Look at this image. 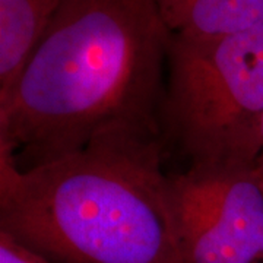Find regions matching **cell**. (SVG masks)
Listing matches in <instances>:
<instances>
[{"instance_id": "obj_1", "label": "cell", "mask_w": 263, "mask_h": 263, "mask_svg": "<svg viewBox=\"0 0 263 263\" xmlns=\"http://www.w3.org/2000/svg\"><path fill=\"white\" fill-rule=\"evenodd\" d=\"M168 28L155 0H63L0 103V151L19 168L100 138H161Z\"/></svg>"}, {"instance_id": "obj_2", "label": "cell", "mask_w": 263, "mask_h": 263, "mask_svg": "<svg viewBox=\"0 0 263 263\" xmlns=\"http://www.w3.org/2000/svg\"><path fill=\"white\" fill-rule=\"evenodd\" d=\"M0 231L50 263H184L161 138L105 136L29 168L0 151Z\"/></svg>"}, {"instance_id": "obj_3", "label": "cell", "mask_w": 263, "mask_h": 263, "mask_svg": "<svg viewBox=\"0 0 263 263\" xmlns=\"http://www.w3.org/2000/svg\"><path fill=\"white\" fill-rule=\"evenodd\" d=\"M262 122L263 22L221 37H170L161 123L190 165L257 164Z\"/></svg>"}, {"instance_id": "obj_4", "label": "cell", "mask_w": 263, "mask_h": 263, "mask_svg": "<svg viewBox=\"0 0 263 263\" xmlns=\"http://www.w3.org/2000/svg\"><path fill=\"white\" fill-rule=\"evenodd\" d=\"M184 263L263 262V176L257 164L190 165L170 174Z\"/></svg>"}, {"instance_id": "obj_5", "label": "cell", "mask_w": 263, "mask_h": 263, "mask_svg": "<svg viewBox=\"0 0 263 263\" xmlns=\"http://www.w3.org/2000/svg\"><path fill=\"white\" fill-rule=\"evenodd\" d=\"M63 0H0V103L15 86Z\"/></svg>"}, {"instance_id": "obj_6", "label": "cell", "mask_w": 263, "mask_h": 263, "mask_svg": "<svg viewBox=\"0 0 263 263\" xmlns=\"http://www.w3.org/2000/svg\"><path fill=\"white\" fill-rule=\"evenodd\" d=\"M171 35L214 38L263 22V0H155Z\"/></svg>"}, {"instance_id": "obj_7", "label": "cell", "mask_w": 263, "mask_h": 263, "mask_svg": "<svg viewBox=\"0 0 263 263\" xmlns=\"http://www.w3.org/2000/svg\"><path fill=\"white\" fill-rule=\"evenodd\" d=\"M0 263H50L0 231Z\"/></svg>"}, {"instance_id": "obj_8", "label": "cell", "mask_w": 263, "mask_h": 263, "mask_svg": "<svg viewBox=\"0 0 263 263\" xmlns=\"http://www.w3.org/2000/svg\"><path fill=\"white\" fill-rule=\"evenodd\" d=\"M257 165L260 168V173L263 176V122H262V152H260V157H259V161H257Z\"/></svg>"}, {"instance_id": "obj_9", "label": "cell", "mask_w": 263, "mask_h": 263, "mask_svg": "<svg viewBox=\"0 0 263 263\" xmlns=\"http://www.w3.org/2000/svg\"><path fill=\"white\" fill-rule=\"evenodd\" d=\"M262 263H263V262H262Z\"/></svg>"}]
</instances>
